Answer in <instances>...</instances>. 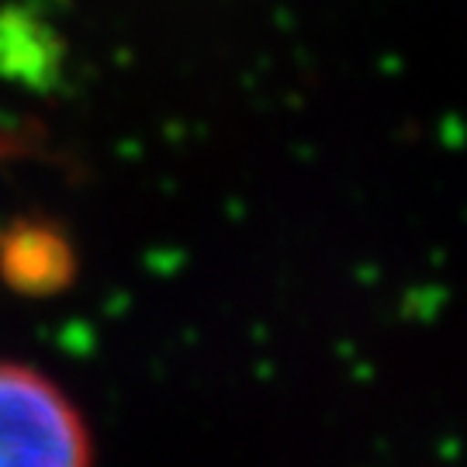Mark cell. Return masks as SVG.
<instances>
[{"label": "cell", "instance_id": "1", "mask_svg": "<svg viewBox=\"0 0 467 467\" xmlns=\"http://www.w3.org/2000/svg\"><path fill=\"white\" fill-rule=\"evenodd\" d=\"M0 467H90V433L46 374L0 360Z\"/></svg>", "mask_w": 467, "mask_h": 467}]
</instances>
